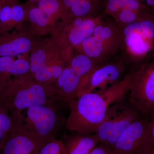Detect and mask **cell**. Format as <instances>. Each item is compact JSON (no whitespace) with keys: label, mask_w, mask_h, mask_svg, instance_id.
<instances>
[{"label":"cell","mask_w":154,"mask_h":154,"mask_svg":"<svg viewBox=\"0 0 154 154\" xmlns=\"http://www.w3.org/2000/svg\"><path fill=\"white\" fill-rule=\"evenodd\" d=\"M121 51L125 64L132 68L154 54V17L137 21L121 28Z\"/></svg>","instance_id":"obj_3"},{"label":"cell","mask_w":154,"mask_h":154,"mask_svg":"<svg viewBox=\"0 0 154 154\" xmlns=\"http://www.w3.org/2000/svg\"><path fill=\"white\" fill-rule=\"evenodd\" d=\"M141 115H143L131 105L126 97L109 106L95 134L100 143L112 149L119 137Z\"/></svg>","instance_id":"obj_6"},{"label":"cell","mask_w":154,"mask_h":154,"mask_svg":"<svg viewBox=\"0 0 154 154\" xmlns=\"http://www.w3.org/2000/svg\"><path fill=\"white\" fill-rule=\"evenodd\" d=\"M90 154H114L112 149L99 143Z\"/></svg>","instance_id":"obj_29"},{"label":"cell","mask_w":154,"mask_h":154,"mask_svg":"<svg viewBox=\"0 0 154 154\" xmlns=\"http://www.w3.org/2000/svg\"><path fill=\"white\" fill-rule=\"evenodd\" d=\"M125 69V64L122 60L108 62L98 67L82 81L76 97L86 93L103 91L114 85L124 76Z\"/></svg>","instance_id":"obj_8"},{"label":"cell","mask_w":154,"mask_h":154,"mask_svg":"<svg viewBox=\"0 0 154 154\" xmlns=\"http://www.w3.org/2000/svg\"><path fill=\"white\" fill-rule=\"evenodd\" d=\"M144 5L149 9H154V0H143Z\"/></svg>","instance_id":"obj_32"},{"label":"cell","mask_w":154,"mask_h":154,"mask_svg":"<svg viewBox=\"0 0 154 154\" xmlns=\"http://www.w3.org/2000/svg\"><path fill=\"white\" fill-rule=\"evenodd\" d=\"M29 69L30 63L25 60H14L11 57H0V94L8 84L9 77L25 75Z\"/></svg>","instance_id":"obj_13"},{"label":"cell","mask_w":154,"mask_h":154,"mask_svg":"<svg viewBox=\"0 0 154 154\" xmlns=\"http://www.w3.org/2000/svg\"><path fill=\"white\" fill-rule=\"evenodd\" d=\"M19 124L20 120L15 118L9 109L0 102V149L9 135Z\"/></svg>","instance_id":"obj_18"},{"label":"cell","mask_w":154,"mask_h":154,"mask_svg":"<svg viewBox=\"0 0 154 154\" xmlns=\"http://www.w3.org/2000/svg\"><path fill=\"white\" fill-rule=\"evenodd\" d=\"M131 82V73L128 72L110 88L76 97L68 105L70 112L66 120V128L74 133L95 134L109 106L126 97Z\"/></svg>","instance_id":"obj_1"},{"label":"cell","mask_w":154,"mask_h":154,"mask_svg":"<svg viewBox=\"0 0 154 154\" xmlns=\"http://www.w3.org/2000/svg\"><path fill=\"white\" fill-rule=\"evenodd\" d=\"M29 19L33 23L39 26H44L47 24L50 16L38 8L30 9L28 13Z\"/></svg>","instance_id":"obj_24"},{"label":"cell","mask_w":154,"mask_h":154,"mask_svg":"<svg viewBox=\"0 0 154 154\" xmlns=\"http://www.w3.org/2000/svg\"><path fill=\"white\" fill-rule=\"evenodd\" d=\"M98 5L90 0H77L70 9L75 17H82L96 10Z\"/></svg>","instance_id":"obj_21"},{"label":"cell","mask_w":154,"mask_h":154,"mask_svg":"<svg viewBox=\"0 0 154 154\" xmlns=\"http://www.w3.org/2000/svg\"><path fill=\"white\" fill-rule=\"evenodd\" d=\"M0 15H1V9H0Z\"/></svg>","instance_id":"obj_36"},{"label":"cell","mask_w":154,"mask_h":154,"mask_svg":"<svg viewBox=\"0 0 154 154\" xmlns=\"http://www.w3.org/2000/svg\"><path fill=\"white\" fill-rule=\"evenodd\" d=\"M30 1H35V0H30Z\"/></svg>","instance_id":"obj_37"},{"label":"cell","mask_w":154,"mask_h":154,"mask_svg":"<svg viewBox=\"0 0 154 154\" xmlns=\"http://www.w3.org/2000/svg\"><path fill=\"white\" fill-rule=\"evenodd\" d=\"M149 116L141 115L119 137L112 149L114 154H149L154 148L149 131Z\"/></svg>","instance_id":"obj_7"},{"label":"cell","mask_w":154,"mask_h":154,"mask_svg":"<svg viewBox=\"0 0 154 154\" xmlns=\"http://www.w3.org/2000/svg\"><path fill=\"white\" fill-rule=\"evenodd\" d=\"M25 16L23 8L19 5H13L11 11V22H19L22 21Z\"/></svg>","instance_id":"obj_28"},{"label":"cell","mask_w":154,"mask_h":154,"mask_svg":"<svg viewBox=\"0 0 154 154\" xmlns=\"http://www.w3.org/2000/svg\"><path fill=\"white\" fill-rule=\"evenodd\" d=\"M38 8L51 16L59 9V3L57 0H39Z\"/></svg>","instance_id":"obj_25"},{"label":"cell","mask_w":154,"mask_h":154,"mask_svg":"<svg viewBox=\"0 0 154 154\" xmlns=\"http://www.w3.org/2000/svg\"><path fill=\"white\" fill-rule=\"evenodd\" d=\"M92 35L101 42L110 57L121 51L122 32L121 28L115 22L105 21L102 19Z\"/></svg>","instance_id":"obj_11"},{"label":"cell","mask_w":154,"mask_h":154,"mask_svg":"<svg viewBox=\"0 0 154 154\" xmlns=\"http://www.w3.org/2000/svg\"><path fill=\"white\" fill-rule=\"evenodd\" d=\"M47 66L46 63V54L44 51L39 49L33 52L30 57V70L33 75Z\"/></svg>","instance_id":"obj_23"},{"label":"cell","mask_w":154,"mask_h":154,"mask_svg":"<svg viewBox=\"0 0 154 154\" xmlns=\"http://www.w3.org/2000/svg\"><path fill=\"white\" fill-rule=\"evenodd\" d=\"M150 153H149V154H150Z\"/></svg>","instance_id":"obj_38"},{"label":"cell","mask_w":154,"mask_h":154,"mask_svg":"<svg viewBox=\"0 0 154 154\" xmlns=\"http://www.w3.org/2000/svg\"><path fill=\"white\" fill-rule=\"evenodd\" d=\"M104 7L105 13L112 17L122 9L121 0H105Z\"/></svg>","instance_id":"obj_27"},{"label":"cell","mask_w":154,"mask_h":154,"mask_svg":"<svg viewBox=\"0 0 154 154\" xmlns=\"http://www.w3.org/2000/svg\"><path fill=\"white\" fill-rule=\"evenodd\" d=\"M149 131L151 140L154 146V111L149 115Z\"/></svg>","instance_id":"obj_30"},{"label":"cell","mask_w":154,"mask_h":154,"mask_svg":"<svg viewBox=\"0 0 154 154\" xmlns=\"http://www.w3.org/2000/svg\"><path fill=\"white\" fill-rule=\"evenodd\" d=\"M113 17L116 23L122 28L137 21L153 18L154 14L151 11L140 13L129 9H123Z\"/></svg>","instance_id":"obj_19"},{"label":"cell","mask_w":154,"mask_h":154,"mask_svg":"<svg viewBox=\"0 0 154 154\" xmlns=\"http://www.w3.org/2000/svg\"><path fill=\"white\" fill-rule=\"evenodd\" d=\"M0 57H13L28 51L31 46V42L25 37L1 39Z\"/></svg>","instance_id":"obj_16"},{"label":"cell","mask_w":154,"mask_h":154,"mask_svg":"<svg viewBox=\"0 0 154 154\" xmlns=\"http://www.w3.org/2000/svg\"><path fill=\"white\" fill-rule=\"evenodd\" d=\"M122 9H129L140 13L149 12V9L139 0H121Z\"/></svg>","instance_id":"obj_26"},{"label":"cell","mask_w":154,"mask_h":154,"mask_svg":"<svg viewBox=\"0 0 154 154\" xmlns=\"http://www.w3.org/2000/svg\"><path fill=\"white\" fill-rule=\"evenodd\" d=\"M53 87L22 77L10 81L0 94V102L20 120L23 112L36 105L56 102Z\"/></svg>","instance_id":"obj_2"},{"label":"cell","mask_w":154,"mask_h":154,"mask_svg":"<svg viewBox=\"0 0 154 154\" xmlns=\"http://www.w3.org/2000/svg\"><path fill=\"white\" fill-rule=\"evenodd\" d=\"M56 81V86L53 88L56 102L60 105L68 106L76 97L82 82V79L69 66L63 69Z\"/></svg>","instance_id":"obj_10"},{"label":"cell","mask_w":154,"mask_h":154,"mask_svg":"<svg viewBox=\"0 0 154 154\" xmlns=\"http://www.w3.org/2000/svg\"><path fill=\"white\" fill-rule=\"evenodd\" d=\"M66 154H90L100 143L96 134L74 133L65 135L61 140Z\"/></svg>","instance_id":"obj_12"},{"label":"cell","mask_w":154,"mask_h":154,"mask_svg":"<svg viewBox=\"0 0 154 154\" xmlns=\"http://www.w3.org/2000/svg\"><path fill=\"white\" fill-rule=\"evenodd\" d=\"M100 66L94 60L83 54L72 58L69 66L81 78L82 82Z\"/></svg>","instance_id":"obj_17"},{"label":"cell","mask_w":154,"mask_h":154,"mask_svg":"<svg viewBox=\"0 0 154 154\" xmlns=\"http://www.w3.org/2000/svg\"><path fill=\"white\" fill-rule=\"evenodd\" d=\"M150 154H154V148L152 149V150L150 152Z\"/></svg>","instance_id":"obj_34"},{"label":"cell","mask_w":154,"mask_h":154,"mask_svg":"<svg viewBox=\"0 0 154 154\" xmlns=\"http://www.w3.org/2000/svg\"><path fill=\"white\" fill-rule=\"evenodd\" d=\"M40 146L19 124L6 138L0 149V154H38Z\"/></svg>","instance_id":"obj_9"},{"label":"cell","mask_w":154,"mask_h":154,"mask_svg":"<svg viewBox=\"0 0 154 154\" xmlns=\"http://www.w3.org/2000/svg\"><path fill=\"white\" fill-rule=\"evenodd\" d=\"M90 1L98 5H99V2H100V0H90Z\"/></svg>","instance_id":"obj_33"},{"label":"cell","mask_w":154,"mask_h":154,"mask_svg":"<svg viewBox=\"0 0 154 154\" xmlns=\"http://www.w3.org/2000/svg\"><path fill=\"white\" fill-rule=\"evenodd\" d=\"M63 69L59 65L47 66L44 69L34 74L33 77L38 82L47 85L51 81L57 79Z\"/></svg>","instance_id":"obj_20"},{"label":"cell","mask_w":154,"mask_h":154,"mask_svg":"<svg viewBox=\"0 0 154 154\" xmlns=\"http://www.w3.org/2000/svg\"><path fill=\"white\" fill-rule=\"evenodd\" d=\"M57 102L32 106L23 112L20 120L23 129L38 141L41 146L57 138L61 127L65 124Z\"/></svg>","instance_id":"obj_4"},{"label":"cell","mask_w":154,"mask_h":154,"mask_svg":"<svg viewBox=\"0 0 154 154\" xmlns=\"http://www.w3.org/2000/svg\"><path fill=\"white\" fill-rule=\"evenodd\" d=\"M139 1H140L141 2H142V1H143V0H139Z\"/></svg>","instance_id":"obj_35"},{"label":"cell","mask_w":154,"mask_h":154,"mask_svg":"<svg viewBox=\"0 0 154 154\" xmlns=\"http://www.w3.org/2000/svg\"><path fill=\"white\" fill-rule=\"evenodd\" d=\"M101 15L91 17L83 19L82 21L78 25H73L68 36L69 41L75 46L80 45L86 38L92 36L96 26L102 21Z\"/></svg>","instance_id":"obj_14"},{"label":"cell","mask_w":154,"mask_h":154,"mask_svg":"<svg viewBox=\"0 0 154 154\" xmlns=\"http://www.w3.org/2000/svg\"><path fill=\"white\" fill-rule=\"evenodd\" d=\"M81 45L84 54L100 65L108 62L110 56L101 42L95 36L92 35L86 38Z\"/></svg>","instance_id":"obj_15"},{"label":"cell","mask_w":154,"mask_h":154,"mask_svg":"<svg viewBox=\"0 0 154 154\" xmlns=\"http://www.w3.org/2000/svg\"><path fill=\"white\" fill-rule=\"evenodd\" d=\"M131 82L126 98L142 115L154 111V54L131 70Z\"/></svg>","instance_id":"obj_5"},{"label":"cell","mask_w":154,"mask_h":154,"mask_svg":"<svg viewBox=\"0 0 154 154\" xmlns=\"http://www.w3.org/2000/svg\"><path fill=\"white\" fill-rule=\"evenodd\" d=\"M38 154H66L61 141L57 138L51 139L42 144L38 150Z\"/></svg>","instance_id":"obj_22"},{"label":"cell","mask_w":154,"mask_h":154,"mask_svg":"<svg viewBox=\"0 0 154 154\" xmlns=\"http://www.w3.org/2000/svg\"><path fill=\"white\" fill-rule=\"evenodd\" d=\"M77 0H63L64 5L68 8L70 9Z\"/></svg>","instance_id":"obj_31"}]
</instances>
